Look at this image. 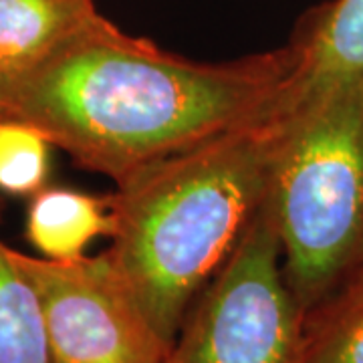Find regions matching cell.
Segmentation results:
<instances>
[{"label": "cell", "mask_w": 363, "mask_h": 363, "mask_svg": "<svg viewBox=\"0 0 363 363\" xmlns=\"http://www.w3.org/2000/svg\"><path fill=\"white\" fill-rule=\"evenodd\" d=\"M295 47L204 63L93 16L6 81L0 113L40 130L79 168L116 186L271 111L297 75Z\"/></svg>", "instance_id": "6da1fadb"}, {"label": "cell", "mask_w": 363, "mask_h": 363, "mask_svg": "<svg viewBox=\"0 0 363 363\" xmlns=\"http://www.w3.org/2000/svg\"><path fill=\"white\" fill-rule=\"evenodd\" d=\"M291 89L271 111L157 162L111 194L116 230L105 255L168 343L271 194Z\"/></svg>", "instance_id": "7a4b0ae2"}, {"label": "cell", "mask_w": 363, "mask_h": 363, "mask_svg": "<svg viewBox=\"0 0 363 363\" xmlns=\"http://www.w3.org/2000/svg\"><path fill=\"white\" fill-rule=\"evenodd\" d=\"M269 200L303 313L363 274V79L293 81Z\"/></svg>", "instance_id": "3957f363"}, {"label": "cell", "mask_w": 363, "mask_h": 363, "mask_svg": "<svg viewBox=\"0 0 363 363\" xmlns=\"http://www.w3.org/2000/svg\"><path fill=\"white\" fill-rule=\"evenodd\" d=\"M303 323L267 198L192 303L164 363H303Z\"/></svg>", "instance_id": "277c9868"}, {"label": "cell", "mask_w": 363, "mask_h": 363, "mask_svg": "<svg viewBox=\"0 0 363 363\" xmlns=\"http://www.w3.org/2000/svg\"><path fill=\"white\" fill-rule=\"evenodd\" d=\"M37 289L51 363H164L162 337L109 257L49 260L16 252Z\"/></svg>", "instance_id": "5b68a950"}, {"label": "cell", "mask_w": 363, "mask_h": 363, "mask_svg": "<svg viewBox=\"0 0 363 363\" xmlns=\"http://www.w3.org/2000/svg\"><path fill=\"white\" fill-rule=\"evenodd\" d=\"M298 85L363 79V0H329L298 21L289 40Z\"/></svg>", "instance_id": "8992f818"}, {"label": "cell", "mask_w": 363, "mask_h": 363, "mask_svg": "<svg viewBox=\"0 0 363 363\" xmlns=\"http://www.w3.org/2000/svg\"><path fill=\"white\" fill-rule=\"evenodd\" d=\"M116 214L111 196L87 194L71 188L45 186L30 196L26 210V240L43 259L75 260L85 257L93 240L113 236Z\"/></svg>", "instance_id": "52a82bcc"}, {"label": "cell", "mask_w": 363, "mask_h": 363, "mask_svg": "<svg viewBox=\"0 0 363 363\" xmlns=\"http://www.w3.org/2000/svg\"><path fill=\"white\" fill-rule=\"evenodd\" d=\"M97 14L95 0H0V73L37 65Z\"/></svg>", "instance_id": "ba28073f"}, {"label": "cell", "mask_w": 363, "mask_h": 363, "mask_svg": "<svg viewBox=\"0 0 363 363\" xmlns=\"http://www.w3.org/2000/svg\"><path fill=\"white\" fill-rule=\"evenodd\" d=\"M0 363H51L39 293L0 240Z\"/></svg>", "instance_id": "9c48e42d"}, {"label": "cell", "mask_w": 363, "mask_h": 363, "mask_svg": "<svg viewBox=\"0 0 363 363\" xmlns=\"http://www.w3.org/2000/svg\"><path fill=\"white\" fill-rule=\"evenodd\" d=\"M303 363H363V274L305 313Z\"/></svg>", "instance_id": "30bf717a"}, {"label": "cell", "mask_w": 363, "mask_h": 363, "mask_svg": "<svg viewBox=\"0 0 363 363\" xmlns=\"http://www.w3.org/2000/svg\"><path fill=\"white\" fill-rule=\"evenodd\" d=\"M51 140L18 117L0 113V192L35 196L51 176Z\"/></svg>", "instance_id": "8fae6325"}, {"label": "cell", "mask_w": 363, "mask_h": 363, "mask_svg": "<svg viewBox=\"0 0 363 363\" xmlns=\"http://www.w3.org/2000/svg\"><path fill=\"white\" fill-rule=\"evenodd\" d=\"M4 89H6V79L0 73V101H2V95H4Z\"/></svg>", "instance_id": "7c38bea8"}]
</instances>
